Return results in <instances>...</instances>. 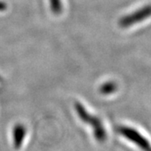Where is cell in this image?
Returning a JSON list of instances; mask_svg holds the SVG:
<instances>
[{
  "instance_id": "1",
  "label": "cell",
  "mask_w": 151,
  "mask_h": 151,
  "mask_svg": "<svg viewBox=\"0 0 151 151\" xmlns=\"http://www.w3.org/2000/svg\"><path fill=\"white\" fill-rule=\"evenodd\" d=\"M151 17V4L144 6L128 15L124 16L119 20V24L123 28L133 26L139 22L144 21Z\"/></svg>"
},
{
  "instance_id": "2",
  "label": "cell",
  "mask_w": 151,
  "mask_h": 151,
  "mask_svg": "<svg viewBox=\"0 0 151 151\" xmlns=\"http://www.w3.org/2000/svg\"><path fill=\"white\" fill-rule=\"evenodd\" d=\"M115 89H116V85H115L114 82H108V83H105V84L102 86V88H101V90H102V92H103V93H111V92H113V91H115Z\"/></svg>"
},
{
  "instance_id": "3",
  "label": "cell",
  "mask_w": 151,
  "mask_h": 151,
  "mask_svg": "<svg viewBox=\"0 0 151 151\" xmlns=\"http://www.w3.org/2000/svg\"><path fill=\"white\" fill-rule=\"evenodd\" d=\"M51 4H52V9L53 12L55 14H59L61 9L60 5V0H51Z\"/></svg>"
},
{
  "instance_id": "4",
  "label": "cell",
  "mask_w": 151,
  "mask_h": 151,
  "mask_svg": "<svg viewBox=\"0 0 151 151\" xmlns=\"http://www.w3.org/2000/svg\"><path fill=\"white\" fill-rule=\"evenodd\" d=\"M4 4H3V3H0V10H1V9H4Z\"/></svg>"
}]
</instances>
